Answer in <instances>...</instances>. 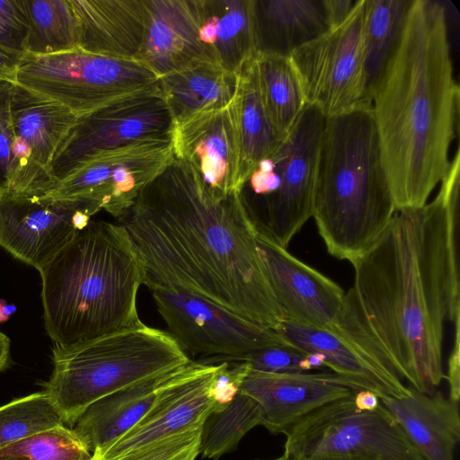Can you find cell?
Here are the masks:
<instances>
[{
    "instance_id": "1",
    "label": "cell",
    "mask_w": 460,
    "mask_h": 460,
    "mask_svg": "<svg viewBox=\"0 0 460 460\" xmlns=\"http://www.w3.org/2000/svg\"><path fill=\"white\" fill-rule=\"evenodd\" d=\"M440 182L431 202L396 210L350 262L354 282L330 332L427 394L446 378L445 324L460 316L459 155Z\"/></svg>"
},
{
    "instance_id": "2",
    "label": "cell",
    "mask_w": 460,
    "mask_h": 460,
    "mask_svg": "<svg viewBox=\"0 0 460 460\" xmlns=\"http://www.w3.org/2000/svg\"><path fill=\"white\" fill-rule=\"evenodd\" d=\"M117 223L137 252L147 288L179 289L274 331L285 321L240 190L210 189L174 157Z\"/></svg>"
},
{
    "instance_id": "3",
    "label": "cell",
    "mask_w": 460,
    "mask_h": 460,
    "mask_svg": "<svg viewBox=\"0 0 460 460\" xmlns=\"http://www.w3.org/2000/svg\"><path fill=\"white\" fill-rule=\"evenodd\" d=\"M369 107L396 210L424 206L448 170L459 132L460 91L443 4L412 0Z\"/></svg>"
},
{
    "instance_id": "4",
    "label": "cell",
    "mask_w": 460,
    "mask_h": 460,
    "mask_svg": "<svg viewBox=\"0 0 460 460\" xmlns=\"http://www.w3.org/2000/svg\"><path fill=\"white\" fill-rule=\"evenodd\" d=\"M40 274L44 326L54 345L80 344L141 321L144 268L119 223L91 220Z\"/></svg>"
},
{
    "instance_id": "5",
    "label": "cell",
    "mask_w": 460,
    "mask_h": 460,
    "mask_svg": "<svg viewBox=\"0 0 460 460\" xmlns=\"http://www.w3.org/2000/svg\"><path fill=\"white\" fill-rule=\"evenodd\" d=\"M395 211L370 107L326 117L312 217L327 252L351 262L376 242Z\"/></svg>"
},
{
    "instance_id": "6",
    "label": "cell",
    "mask_w": 460,
    "mask_h": 460,
    "mask_svg": "<svg viewBox=\"0 0 460 460\" xmlns=\"http://www.w3.org/2000/svg\"><path fill=\"white\" fill-rule=\"evenodd\" d=\"M191 359L166 332L137 323L80 344L53 345L44 392L72 428L94 402L164 376Z\"/></svg>"
},
{
    "instance_id": "7",
    "label": "cell",
    "mask_w": 460,
    "mask_h": 460,
    "mask_svg": "<svg viewBox=\"0 0 460 460\" xmlns=\"http://www.w3.org/2000/svg\"><path fill=\"white\" fill-rule=\"evenodd\" d=\"M325 119L306 103L280 145L254 166L240 189L255 230L284 249L313 216Z\"/></svg>"
},
{
    "instance_id": "8",
    "label": "cell",
    "mask_w": 460,
    "mask_h": 460,
    "mask_svg": "<svg viewBox=\"0 0 460 460\" xmlns=\"http://www.w3.org/2000/svg\"><path fill=\"white\" fill-rule=\"evenodd\" d=\"M157 80L154 73L135 59L76 49L52 55L23 53L16 84L63 104L80 119L152 87Z\"/></svg>"
},
{
    "instance_id": "9",
    "label": "cell",
    "mask_w": 460,
    "mask_h": 460,
    "mask_svg": "<svg viewBox=\"0 0 460 460\" xmlns=\"http://www.w3.org/2000/svg\"><path fill=\"white\" fill-rule=\"evenodd\" d=\"M354 395L290 428L284 453L296 460H423L381 402L374 411H360Z\"/></svg>"
},
{
    "instance_id": "10",
    "label": "cell",
    "mask_w": 460,
    "mask_h": 460,
    "mask_svg": "<svg viewBox=\"0 0 460 460\" xmlns=\"http://www.w3.org/2000/svg\"><path fill=\"white\" fill-rule=\"evenodd\" d=\"M148 289L167 332L190 358H198L194 361L242 362L257 350L288 343L276 331L201 297L164 287Z\"/></svg>"
},
{
    "instance_id": "11",
    "label": "cell",
    "mask_w": 460,
    "mask_h": 460,
    "mask_svg": "<svg viewBox=\"0 0 460 460\" xmlns=\"http://www.w3.org/2000/svg\"><path fill=\"white\" fill-rule=\"evenodd\" d=\"M173 158L172 137L143 139L87 157L47 194L83 202L119 221Z\"/></svg>"
},
{
    "instance_id": "12",
    "label": "cell",
    "mask_w": 460,
    "mask_h": 460,
    "mask_svg": "<svg viewBox=\"0 0 460 460\" xmlns=\"http://www.w3.org/2000/svg\"><path fill=\"white\" fill-rule=\"evenodd\" d=\"M365 1L357 0L341 24L289 56L306 103L325 117L368 106L365 101L363 59Z\"/></svg>"
},
{
    "instance_id": "13",
    "label": "cell",
    "mask_w": 460,
    "mask_h": 460,
    "mask_svg": "<svg viewBox=\"0 0 460 460\" xmlns=\"http://www.w3.org/2000/svg\"><path fill=\"white\" fill-rule=\"evenodd\" d=\"M173 127L156 84L80 118L58 147L52 173L59 181L89 156L146 138L172 137Z\"/></svg>"
},
{
    "instance_id": "14",
    "label": "cell",
    "mask_w": 460,
    "mask_h": 460,
    "mask_svg": "<svg viewBox=\"0 0 460 460\" xmlns=\"http://www.w3.org/2000/svg\"><path fill=\"white\" fill-rule=\"evenodd\" d=\"M93 215L80 201L0 190V246L40 272Z\"/></svg>"
},
{
    "instance_id": "15",
    "label": "cell",
    "mask_w": 460,
    "mask_h": 460,
    "mask_svg": "<svg viewBox=\"0 0 460 460\" xmlns=\"http://www.w3.org/2000/svg\"><path fill=\"white\" fill-rule=\"evenodd\" d=\"M219 364L191 360L169 373L150 407L125 434L90 460H118L160 440L199 427L213 411L210 388Z\"/></svg>"
},
{
    "instance_id": "16",
    "label": "cell",
    "mask_w": 460,
    "mask_h": 460,
    "mask_svg": "<svg viewBox=\"0 0 460 460\" xmlns=\"http://www.w3.org/2000/svg\"><path fill=\"white\" fill-rule=\"evenodd\" d=\"M259 253L285 321L331 332L345 291L256 231Z\"/></svg>"
},
{
    "instance_id": "17",
    "label": "cell",
    "mask_w": 460,
    "mask_h": 460,
    "mask_svg": "<svg viewBox=\"0 0 460 460\" xmlns=\"http://www.w3.org/2000/svg\"><path fill=\"white\" fill-rule=\"evenodd\" d=\"M358 391L333 372L275 374L251 368L239 387L260 404L261 425L274 434H285L311 412Z\"/></svg>"
},
{
    "instance_id": "18",
    "label": "cell",
    "mask_w": 460,
    "mask_h": 460,
    "mask_svg": "<svg viewBox=\"0 0 460 460\" xmlns=\"http://www.w3.org/2000/svg\"><path fill=\"white\" fill-rule=\"evenodd\" d=\"M174 157L190 164L212 190H239L240 146L234 100L174 124Z\"/></svg>"
},
{
    "instance_id": "19",
    "label": "cell",
    "mask_w": 460,
    "mask_h": 460,
    "mask_svg": "<svg viewBox=\"0 0 460 460\" xmlns=\"http://www.w3.org/2000/svg\"><path fill=\"white\" fill-rule=\"evenodd\" d=\"M10 109L15 137L31 153L22 193L47 194L58 182L52 173L53 159L79 118L63 104L19 84L12 85Z\"/></svg>"
},
{
    "instance_id": "20",
    "label": "cell",
    "mask_w": 460,
    "mask_h": 460,
    "mask_svg": "<svg viewBox=\"0 0 460 460\" xmlns=\"http://www.w3.org/2000/svg\"><path fill=\"white\" fill-rule=\"evenodd\" d=\"M204 59L210 60L199 39L195 0H146L145 34L135 60L159 78Z\"/></svg>"
},
{
    "instance_id": "21",
    "label": "cell",
    "mask_w": 460,
    "mask_h": 460,
    "mask_svg": "<svg viewBox=\"0 0 460 460\" xmlns=\"http://www.w3.org/2000/svg\"><path fill=\"white\" fill-rule=\"evenodd\" d=\"M78 28V49L135 59L145 34L146 0H69Z\"/></svg>"
},
{
    "instance_id": "22",
    "label": "cell",
    "mask_w": 460,
    "mask_h": 460,
    "mask_svg": "<svg viewBox=\"0 0 460 460\" xmlns=\"http://www.w3.org/2000/svg\"><path fill=\"white\" fill-rule=\"evenodd\" d=\"M402 398H379L423 460H456L460 440L458 403L442 393L427 394L409 386Z\"/></svg>"
},
{
    "instance_id": "23",
    "label": "cell",
    "mask_w": 460,
    "mask_h": 460,
    "mask_svg": "<svg viewBox=\"0 0 460 460\" xmlns=\"http://www.w3.org/2000/svg\"><path fill=\"white\" fill-rule=\"evenodd\" d=\"M276 332L292 345L322 355L326 367L349 381L358 390H368L379 398H402L410 388L387 373L338 335L325 330L284 321Z\"/></svg>"
},
{
    "instance_id": "24",
    "label": "cell",
    "mask_w": 460,
    "mask_h": 460,
    "mask_svg": "<svg viewBox=\"0 0 460 460\" xmlns=\"http://www.w3.org/2000/svg\"><path fill=\"white\" fill-rule=\"evenodd\" d=\"M199 39L208 58L237 74L256 54L253 0H195Z\"/></svg>"
},
{
    "instance_id": "25",
    "label": "cell",
    "mask_w": 460,
    "mask_h": 460,
    "mask_svg": "<svg viewBox=\"0 0 460 460\" xmlns=\"http://www.w3.org/2000/svg\"><path fill=\"white\" fill-rule=\"evenodd\" d=\"M256 53L289 57L331 29L325 0H253Z\"/></svg>"
},
{
    "instance_id": "26",
    "label": "cell",
    "mask_w": 460,
    "mask_h": 460,
    "mask_svg": "<svg viewBox=\"0 0 460 460\" xmlns=\"http://www.w3.org/2000/svg\"><path fill=\"white\" fill-rule=\"evenodd\" d=\"M157 84L176 124L227 106L235 96L237 74L204 59L159 77Z\"/></svg>"
},
{
    "instance_id": "27",
    "label": "cell",
    "mask_w": 460,
    "mask_h": 460,
    "mask_svg": "<svg viewBox=\"0 0 460 460\" xmlns=\"http://www.w3.org/2000/svg\"><path fill=\"white\" fill-rule=\"evenodd\" d=\"M168 374L94 402L81 414L72 430L89 452L104 448L141 419Z\"/></svg>"
},
{
    "instance_id": "28",
    "label": "cell",
    "mask_w": 460,
    "mask_h": 460,
    "mask_svg": "<svg viewBox=\"0 0 460 460\" xmlns=\"http://www.w3.org/2000/svg\"><path fill=\"white\" fill-rule=\"evenodd\" d=\"M240 146L239 190L254 166L272 154L284 139L266 112L258 82L255 56L237 73L234 99Z\"/></svg>"
},
{
    "instance_id": "29",
    "label": "cell",
    "mask_w": 460,
    "mask_h": 460,
    "mask_svg": "<svg viewBox=\"0 0 460 460\" xmlns=\"http://www.w3.org/2000/svg\"><path fill=\"white\" fill-rule=\"evenodd\" d=\"M412 0H366L363 28L365 101L391 59Z\"/></svg>"
},
{
    "instance_id": "30",
    "label": "cell",
    "mask_w": 460,
    "mask_h": 460,
    "mask_svg": "<svg viewBox=\"0 0 460 460\" xmlns=\"http://www.w3.org/2000/svg\"><path fill=\"white\" fill-rule=\"evenodd\" d=\"M258 82L268 117L282 136L295 125L306 102L289 57L255 54Z\"/></svg>"
},
{
    "instance_id": "31",
    "label": "cell",
    "mask_w": 460,
    "mask_h": 460,
    "mask_svg": "<svg viewBox=\"0 0 460 460\" xmlns=\"http://www.w3.org/2000/svg\"><path fill=\"white\" fill-rule=\"evenodd\" d=\"M28 20L25 53L52 55L78 49L77 22L69 0H22Z\"/></svg>"
},
{
    "instance_id": "32",
    "label": "cell",
    "mask_w": 460,
    "mask_h": 460,
    "mask_svg": "<svg viewBox=\"0 0 460 460\" xmlns=\"http://www.w3.org/2000/svg\"><path fill=\"white\" fill-rule=\"evenodd\" d=\"M260 404L238 391L223 410L211 411L205 419L199 443L202 456L217 460L234 449L252 428L261 425Z\"/></svg>"
},
{
    "instance_id": "33",
    "label": "cell",
    "mask_w": 460,
    "mask_h": 460,
    "mask_svg": "<svg viewBox=\"0 0 460 460\" xmlns=\"http://www.w3.org/2000/svg\"><path fill=\"white\" fill-rule=\"evenodd\" d=\"M61 425L62 416L44 391L13 400L0 407V449Z\"/></svg>"
},
{
    "instance_id": "34",
    "label": "cell",
    "mask_w": 460,
    "mask_h": 460,
    "mask_svg": "<svg viewBox=\"0 0 460 460\" xmlns=\"http://www.w3.org/2000/svg\"><path fill=\"white\" fill-rule=\"evenodd\" d=\"M91 456L72 429L66 425L0 449V460H81Z\"/></svg>"
},
{
    "instance_id": "35",
    "label": "cell",
    "mask_w": 460,
    "mask_h": 460,
    "mask_svg": "<svg viewBox=\"0 0 460 460\" xmlns=\"http://www.w3.org/2000/svg\"><path fill=\"white\" fill-rule=\"evenodd\" d=\"M242 362L248 363L251 369L275 374L304 373L326 367L322 355L306 352L290 342L257 350Z\"/></svg>"
},
{
    "instance_id": "36",
    "label": "cell",
    "mask_w": 460,
    "mask_h": 460,
    "mask_svg": "<svg viewBox=\"0 0 460 460\" xmlns=\"http://www.w3.org/2000/svg\"><path fill=\"white\" fill-rule=\"evenodd\" d=\"M202 425L160 440L118 460H195Z\"/></svg>"
},
{
    "instance_id": "37",
    "label": "cell",
    "mask_w": 460,
    "mask_h": 460,
    "mask_svg": "<svg viewBox=\"0 0 460 460\" xmlns=\"http://www.w3.org/2000/svg\"><path fill=\"white\" fill-rule=\"evenodd\" d=\"M12 85L0 82V190H8L16 172L15 132L10 109Z\"/></svg>"
},
{
    "instance_id": "38",
    "label": "cell",
    "mask_w": 460,
    "mask_h": 460,
    "mask_svg": "<svg viewBox=\"0 0 460 460\" xmlns=\"http://www.w3.org/2000/svg\"><path fill=\"white\" fill-rule=\"evenodd\" d=\"M28 20L22 0H0V46L14 53H25Z\"/></svg>"
},
{
    "instance_id": "39",
    "label": "cell",
    "mask_w": 460,
    "mask_h": 460,
    "mask_svg": "<svg viewBox=\"0 0 460 460\" xmlns=\"http://www.w3.org/2000/svg\"><path fill=\"white\" fill-rule=\"evenodd\" d=\"M214 376L210 396L213 411L223 410L232 402L250 369L246 362H221Z\"/></svg>"
},
{
    "instance_id": "40",
    "label": "cell",
    "mask_w": 460,
    "mask_h": 460,
    "mask_svg": "<svg viewBox=\"0 0 460 460\" xmlns=\"http://www.w3.org/2000/svg\"><path fill=\"white\" fill-rule=\"evenodd\" d=\"M455 341L448 358L446 379L449 384V399L458 403L460 397V316L455 322Z\"/></svg>"
},
{
    "instance_id": "41",
    "label": "cell",
    "mask_w": 460,
    "mask_h": 460,
    "mask_svg": "<svg viewBox=\"0 0 460 460\" xmlns=\"http://www.w3.org/2000/svg\"><path fill=\"white\" fill-rule=\"evenodd\" d=\"M21 56L0 46V82L11 84H17Z\"/></svg>"
},
{
    "instance_id": "42",
    "label": "cell",
    "mask_w": 460,
    "mask_h": 460,
    "mask_svg": "<svg viewBox=\"0 0 460 460\" xmlns=\"http://www.w3.org/2000/svg\"><path fill=\"white\" fill-rule=\"evenodd\" d=\"M331 29L341 24L352 11L357 0H325Z\"/></svg>"
},
{
    "instance_id": "43",
    "label": "cell",
    "mask_w": 460,
    "mask_h": 460,
    "mask_svg": "<svg viewBox=\"0 0 460 460\" xmlns=\"http://www.w3.org/2000/svg\"><path fill=\"white\" fill-rule=\"evenodd\" d=\"M354 402L358 410L371 411L378 407L380 399L371 391L360 390L355 394Z\"/></svg>"
},
{
    "instance_id": "44",
    "label": "cell",
    "mask_w": 460,
    "mask_h": 460,
    "mask_svg": "<svg viewBox=\"0 0 460 460\" xmlns=\"http://www.w3.org/2000/svg\"><path fill=\"white\" fill-rule=\"evenodd\" d=\"M10 362V339L0 331V372L4 370Z\"/></svg>"
},
{
    "instance_id": "45",
    "label": "cell",
    "mask_w": 460,
    "mask_h": 460,
    "mask_svg": "<svg viewBox=\"0 0 460 460\" xmlns=\"http://www.w3.org/2000/svg\"><path fill=\"white\" fill-rule=\"evenodd\" d=\"M14 311L15 306L13 305H7L4 300H0V322L7 321Z\"/></svg>"
},
{
    "instance_id": "46",
    "label": "cell",
    "mask_w": 460,
    "mask_h": 460,
    "mask_svg": "<svg viewBox=\"0 0 460 460\" xmlns=\"http://www.w3.org/2000/svg\"><path fill=\"white\" fill-rule=\"evenodd\" d=\"M274 460H296L293 458L292 456H288V454L284 453V455L277 459Z\"/></svg>"
},
{
    "instance_id": "47",
    "label": "cell",
    "mask_w": 460,
    "mask_h": 460,
    "mask_svg": "<svg viewBox=\"0 0 460 460\" xmlns=\"http://www.w3.org/2000/svg\"><path fill=\"white\" fill-rule=\"evenodd\" d=\"M91 457H87V458H84V459H81V460H90Z\"/></svg>"
}]
</instances>
